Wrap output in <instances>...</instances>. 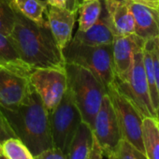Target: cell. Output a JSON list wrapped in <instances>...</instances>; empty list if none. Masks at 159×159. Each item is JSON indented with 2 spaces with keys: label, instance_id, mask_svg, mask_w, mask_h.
Listing matches in <instances>:
<instances>
[{
  "label": "cell",
  "instance_id": "cell-1",
  "mask_svg": "<svg viewBox=\"0 0 159 159\" xmlns=\"http://www.w3.org/2000/svg\"><path fill=\"white\" fill-rule=\"evenodd\" d=\"M10 38L20 57L33 69L65 68L66 61L62 50L57 46L49 28L40 27L16 12Z\"/></svg>",
  "mask_w": 159,
  "mask_h": 159
},
{
  "label": "cell",
  "instance_id": "cell-2",
  "mask_svg": "<svg viewBox=\"0 0 159 159\" xmlns=\"http://www.w3.org/2000/svg\"><path fill=\"white\" fill-rule=\"evenodd\" d=\"M1 110L16 137L34 156L53 147L50 112L33 88L26 100L17 109L11 111L1 107Z\"/></svg>",
  "mask_w": 159,
  "mask_h": 159
},
{
  "label": "cell",
  "instance_id": "cell-3",
  "mask_svg": "<svg viewBox=\"0 0 159 159\" xmlns=\"http://www.w3.org/2000/svg\"><path fill=\"white\" fill-rule=\"evenodd\" d=\"M67 89L82 116L83 122L93 128L102 99L107 94L98 80L86 68L71 63H66Z\"/></svg>",
  "mask_w": 159,
  "mask_h": 159
},
{
  "label": "cell",
  "instance_id": "cell-4",
  "mask_svg": "<svg viewBox=\"0 0 159 159\" xmlns=\"http://www.w3.org/2000/svg\"><path fill=\"white\" fill-rule=\"evenodd\" d=\"M66 63H71L88 69L106 89L114 81L112 44L90 46L73 39L62 51Z\"/></svg>",
  "mask_w": 159,
  "mask_h": 159
},
{
  "label": "cell",
  "instance_id": "cell-5",
  "mask_svg": "<svg viewBox=\"0 0 159 159\" xmlns=\"http://www.w3.org/2000/svg\"><path fill=\"white\" fill-rule=\"evenodd\" d=\"M114 83L144 118L152 117L156 119V112L151 101L143 65V50L135 53L127 72L122 77H115Z\"/></svg>",
  "mask_w": 159,
  "mask_h": 159
},
{
  "label": "cell",
  "instance_id": "cell-6",
  "mask_svg": "<svg viewBox=\"0 0 159 159\" xmlns=\"http://www.w3.org/2000/svg\"><path fill=\"white\" fill-rule=\"evenodd\" d=\"M119 125L122 139L128 141L144 155L142 123L144 117L135 105L119 90L114 81L107 88Z\"/></svg>",
  "mask_w": 159,
  "mask_h": 159
},
{
  "label": "cell",
  "instance_id": "cell-7",
  "mask_svg": "<svg viewBox=\"0 0 159 159\" xmlns=\"http://www.w3.org/2000/svg\"><path fill=\"white\" fill-rule=\"evenodd\" d=\"M82 122L83 120L80 111L76 106L69 90L66 88L61 101L55 109L50 112L53 147L59 148L66 153Z\"/></svg>",
  "mask_w": 159,
  "mask_h": 159
},
{
  "label": "cell",
  "instance_id": "cell-8",
  "mask_svg": "<svg viewBox=\"0 0 159 159\" xmlns=\"http://www.w3.org/2000/svg\"><path fill=\"white\" fill-rule=\"evenodd\" d=\"M92 131L95 139L103 152V155L108 159H117L122 135L108 94L102 99L100 109L95 118Z\"/></svg>",
  "mask_w": 159,
  "mask_h": 159
},
{
  "label": "cell",
  "instance_id": "cell-9",
  "mask_svg": "<svg viewBox=\"0 0 159 159\" xmlns=\"http://www.w3.org/2000/svg\"><path fill=\"white\" fill-rule=\"evenodd\" d=\"M29 81L49 112L55 109L67 88L65 68H35Z\"/></svg>",
  "mask_w": 159,
  "mask_h": 159
},
{
  "label": "cell",
  "instance_id": "cell-10",
  "mask_svg": "<svg viewBox=\"0 0 159 159\" xmlns=\"http://www.w3.org/2000/svg\"><path fill=\"white\" fill-rule=\"evenodd\" d=\"M32 91L29 77L0 66V106L15 110Z\"/></svg>",
  "mask_w": 159,
  "mask_h": 159
},
{
  "label": "cell",
  "instance_id": "cell-11",
  "mask_svg": "<svg viewBox=\"0 0 159 159\" xmlns=\"http://www.w3.org/2000/svg\"><path fill=\"white\" fill-rule=\"evenodd\" d=\"M146 40L136 34L114 37L112 58L115 77H122L129 69L136 52L144 49Z\"/></svg>",
  "mask_w": 159,
  "mask_h": 159
},
{
  "label": "cell",
  "instance_id": "cell-12",
  "mask_svg": "<svg viewBox=\"0 0 159 159\" xmlns=\"http://www.w3.org/2000/svg\"><path fill=\"white\" fill-rule=\"evenodd\" d=\"M77 11L48 5L47 20L49 29L57 44L63 51L73 37Z\"/></svg>",
  "mask_w": 159,
  "mask_h": 159
},
{
  "label": "cell",
  "instance_id": "cell-13",
  "mask_svg": "<svg viewBox=\"0 0 159 159\" xmlns=\"http://www.w3.org/2000/svg\"><path fill=\"white\" fill-rule=\"evenodd\" d=\"M114 37L134 33L135 23L129 0H103Z\"/></svg>",
  "mask_w": 159,
  "mask_h": 159
},
{
  "label": "cell",
  "instance_id": "cell-14",
  "mask_svg": "<svg viewBox=\"0 0 159 159\" xmlns=\"http://www.w3.org/2000/svg\"><path fill=\"white\" fill-rule=\"evenodd\" d=\"M134 17V34L150 40L159 36V10L129 0Z\"/></svg>",
  "mask_w": 159,
  "mask_h": 159
},
{
  "label": "cell",
  "instance_id": "cell-15",
  "mask_svg": "<svg viewBox=\"0 0 159 159\" xmlns=\"http://www.w3.org/2000/svg\"><path fill=\"white\" fill-rule=\"evenodd\" d=\"M72 39L79 43L90 45V46L112 44V41L114 39V35L112 33L109 22V18L104 7V3H103V8L100 17L98 20V22L85 32L77 30L75 35L72 37Z\"/></svg>",
  "mask_w": 159,
  "mask_h": 159
},
{
  "label": "cell",
  "instance_id": "cell-16",
  "mask_svg": "<svg viewBox=\"0 0 159 159\" xmlns=\"http://www.w3.org/2000/svg\"><path fill=\"white\" fill-rule=\"evenodd\" d=\"M0 66L29 77L33 68L19 55L10 36L0 34Z\"/></svg>",
  "mask_w": 159,
  "mask_h": 159
},
{
  "label": "cell",
  "instance_id": "cell-17",
  "mask_svg": "<svg viewBox=\"0 0 159 159\" xmlns=\"http://www.w3.org/2000/svg\"><path fill=\"white\" fill-rule=\"evenodd\" d=\"M8 1L16 12L40 27L49 28L47 20V2L41 0H8Z\"/></svg>",
  "mask_w": 159,
  "mask_h": 159
},
{
  "label": "cell",
  "instance_id": "cell-18",
  "mask_svg": "<svg viewBox=\"0 0 159 159\" xmlns=\"http://www.w3.org/2000/svg\"><path fill=\"white\" fill-rule=\"evenodd\" d=\"M92 145V128L84 122H82L66 153V159H91Z\"/></svg>",
  "mask_w": 159,
  "mask_h": 159
},
{
  "label": "cell",
  "instance_id": "cell-19",
  "mask_svg": "<svg viewBox=\"0 0 159 159\" xmlns=\"http://www.w3.org/2000/svg\"><path fill=\"white\" fill-rule=\"evenodd\" d=\"M103 8V0H83L77 8L78 30L85 32L99 19Z\"/></svg>",
  "mask_w": 159,
  "mask_h": 159
},
{
  "label": "cell",
  "instance_id": "cell-20",
  "mask_svg": "<svg viewBox=\"0 0 159 159\" xmlns=\"http://www.w3.org/2000/svg\"><path fill=\"white\" fill-rule=\"evenodd\" d=\"M142 139L145 158L159 159V126L155 118L143 119Z\"/></svg>",
  "mask_w": 159,
  "mask_h": 159
},
{
  "label": "cell",
  "instance_id": "cell-21",
  "mask_svg": "<svg viewBox=\"0 0 159 159\" xmlns=\"http://www.w3.org/2000/svg\"><path fill=\"white\" fill-rule=\"evenodd\" d=\"M143 65H144L146 79H147V83L149 86L151 101H152V104L155 112H157V109L159 105V98H158V91H157L156 82H155L154 67H153L152 56L146 42H145L144 49H143Z\"/></svg>",
  "mask_w": 159,
  "mask_h": 159
},
{
  "label": "cell",
  "instance_id": "cell-22",
  "mask_svg": "<svg viewBox=\"0 0 159 159\" xmlns=\"http://www.w3.org/2000/svg\"><path fill=\"white\" fill-rule=\"evenodd\" d=\"M2 145V154L6 159H34L26 145L18 138H11Z\"/></svg>",
  "mask_w": 159,
  "mask_h": 159
},
{
  "label": "cell",
  "instance_id": "cell-23",
  "mask_svg": "<svg viewBox=\"0 0 159 159\" xmlns=\"http://www.w3.org/2000/svg\"><path fill=\"white\" fill-rule=\"evenodd\" d=\"M16 12L8 0H0V34L10 36L15 24Z\"/></svg>",
  "mask_w": 159,
  "mask_h": 159
},
{
  "label": "cell",
  "instance_id": "cell-24",
  "mask_svg": "<svg viewBox=\"0 0 159 159\" xmlns=\"http://www.w3.org/2000/svg\"><path fill=\"white\" fill-rule=\"evenodd\" d=\"M117 159H146L145 156L139 152L128 141L122 139L119 145Z\"/></svg>",
  "mask_w": 159,
  "mask_h": 159
},
{
  "label": "cell",
  "instance_id": "cell-25",
  "mask_svg": "<svg viewBox=\"0 0 159 159\" xmlns=\"http://www.w3.org/2000/svg\"><path fill=\"white\" fill-rule=\"evenodd\" d=\"M11 138H17L12 128L11 127L7 118L5 117L1 107H0V142H4L5 140Z\"/></svg>",
  "mask_w": 159,
  "mask_h": 159
},
{
  "label": "cell",
  "instance_id": "cell-26",
  "mask_svg": "<svg viewBox=\"0 0 159 159\" xmlns=\"http://www.w3.org/2000/svg\"><path fill=\"white\" fill-rule=\"evenodd\" d=\"M34 159H66V153L56 147H52L34 156Z\"/></svg>",
  "mask_w": 159,
  "mask_h": 159
},
{
  "label": "cell",
  "instance_id": "cell-27",
  "mask_svg": "<svg viewBox=\"0 0 159 159\" xmlns=\"http://www.w3.org/2000/svg\"><path fill=\"white\" fill-rule=\"evenodd\" d=\"M47 4L53 7L77 11L79 2L78 0H47Z\"/></svg>",
  "mask_w": 159,
  "mask_h": 159
},
{
  "label": "cell",
  "instance_id": "cell-28",
  "mask_svg": "<svg viewBox=\"0 0 159 159\" xmlns=\"http://www.w3.org/2000/svg\"><path fill=\"white\" fill-rule=\"evenodd\" d=\"M133 1H136V2L144 4L146 6L159 10V0H133Z\"/></svg>",
  "mask_w": 159,
  "mask_h": 159
},
{
  "label": "cell",
  "instance_id": "cell-29",
  "mask_svg": "<svg viewBox=\"0 0 159 159\" xmlns=\"http://www.w3.org/2000/svg\"><path fill=\"white\" fill-rule=\"evenodd\" d=\"M154 42H155V50H156V53H157V56H158V59H159V36L154 39Z\"/></svg>",
  "mask_w": 159,
  "mask_h": 159
},
{
  "label": "cell",
  "instance_id": "cell-30",
  "mask_svg": "<svg viewBox=\"0 0 159 159\" xmlns=\"http://www.w3.org/2000/svg\"><path fill=\"white\" fill-rule=\"evenodd\" d=\"M2 145H1V142H0V156H2Z\"/></svg>",
  "mask_w": 159,
  "mask_h": 159
},
{
  "label": "cell",
  "instance_id": "cell-31",
  "mask_svg": "<svg viewBox=\"0 0 159 159\" xmlns=\"http://www.w3.org/2000/svg\"><path fill=\"white\" fill-rule=\"evenodd\" d=\"M0 159H6V158H5V157H4L3 155H2V156H0Z\"/></svg>",
  "mask_w": 159,
  "mask_h": 159
},
{
  "label": "cell",
  "instance_id": "cell-32",
  "mask_svg": "<svg viewBox=\"0 0 159 159\" xmlns=\"http://www.w3.org/2000/svg\"><path fill=\"white\" fill-rule=\"evenodd\" d=\"M41 1H44V2H47V0H41Z\"/></svg>",
  "mask_w": 159,
  "mask_h": 159
},
{
  "label": "cell",
  "instance_id": "cell-33",
  "mask_svg": "<svg viewBox=\"0 0 159 159\" xmlns=\"http://www.w3.org/2000/svg\"><path fill=\"white\" fill-rule=\"evenodd\" d=\"M81 1H83V0H78V2H81Z\"/></svg>",
  "mask_w": 159,
  "mask_h": 159
},
{
  "label": "cell",
  "instance_id": "cell-34",
  "mask_svg": "<svg viewBox=\"0 0 159 159\" xmlns=\"http://www.w3.org/2000/svg\"><path fill=\"white\" fill-rule=\"evenodd\" d=\"M158 122V126H159V121H157Z\"/></svg>",
  "mask_w": 159,
  "mask_h": 159
}]
</instances>
